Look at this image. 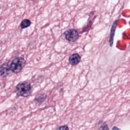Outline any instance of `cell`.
Masks as SVG:
<instances>
[{"instance_id":"1","label":"cell","mask_w":130,"mask_h":130,"mask_svg":"<svg viewBox=\"0 0 130 130\" xmlns=\"http://www.w3.org/2000/svg\"><path fill=\"white\" fill-rule=\"evenodd\" d=\"M31 86L27 82L23 81L19 83L15 87V92L18 96L26 97L31 92Z\"/></svg>"},{"instance_id":"11","label":"cell","mask_w":130,"mask_h":130,"mask_svg":"<svg viewBox=\"0 0 130 130\" xmlns=\"http://www.w3.org/2000/svg\"><path fill=\"white\" fill-rule=\"evenodd\" d=\"M31 1H35V0H31Z\"/></svg>"},{"instance_id":"5","label":"cell","mask_w":130,"mask_h":130,"mask_svg":"<svg viewBox=\"0 0 130 130\" xmlns=\"http://www.w3.org/2000/svg\"><path fill=\"white\" fill-rule=\"evenodd\" d=\"M81 60V56L78 53H74L72 54L69 58V61L72 66H76L78 64Z\"/></svg>"},{"instance_id":"9","label":"cell","mask_w":130,"mask_h":130,"mask_svg":"<svg viewBox=\"0 0 130 130\" xmlns=\"http://www.w3.org/2000/svg\"><path fill=\"white\" fill-rule=\"evenodd\" d=\"M56 130H69V128L67 125H63L59 126Z\"/></svg>"},{"instance_id":"6","label":"cell","mask_w":130,"mask_h":130,"mask_svg":"<svg viewBox=\"0 0 130 130\" xmlns=\"http://www.w3.org/2000/svg\"><path fill=\"white\" fill-rule=\"evenodd\" d=\"M46 94L44 92H41L36 95L34 99V101L37 105H40L46 100Z\"/></svg>"},{"instance_id":"8","label":"cell","mask_w":130,"mask_h":130,"mask_svg":"<svg viewBox=\"0 0 130 130\" xmlns=\"http://www.w3.org/2000/svg\"><path fill=\"white\" fill-rule=\"evenodd\" d=\"M31 24V21L27 19H23L21 23H20V27L21 28H25L28 26H29Z\"/></svg>"},{"instance_id":"3","label":"cell","mask_w":130,"mask_h":130,"mask_svg":"<svg viewBox=\"0 0 130 130\" xmlns=\"http://www.w3.org/2000/svg\"><path fill=\"white\" fill-rule=\"evenodd\" d=\"M65 38L69 42H74L76 41L79 37L78 32L74 29H69L64 33Z\"/></svg>"},{"instance_id":"2","label":"cell","mask_w":130,"mask_h":130,"mask_svg":"<svg viewBox=\"0 0 130 130\" xmlns=\"http://www.w3.org/2000/svg\"><path fill=\"white\" fill-rule=\"evenodd\" d=\"M25 65V60L21 57L14 58L10 63V68L14 73H19Z\"/></svg>"},{"instance_id":"7","label":"cell","mask_w":130,"mask_h":130,"mask_svg":"<svg viewBox=\"0 0 130 130\" xmlns=\"http://www.w3.org/2000/svg\"><path fill=\"white\" fill-rule=\"evenodd\" d=\"M98 130H110L106 123L103 121L100 120L98 124Z\"/></svg>"},{"instance_id":"4","label":"cell","mask_w":130,"mask_h":130,"mask_svg":"<svg viewBox=\"0 0 130 130\" xmlns=\"http://www.w3.org/2000/svg\"><path fill=\"white\" fill-rule=\"evenodd\" d=\"M9 61H6L0 66V75L3 78H6L10 72Z\"/></svg>"},{"instance_id":"10","label":"cell","mask_w":130,"mask_h":130,"mask_svg":"<svg viewBox=\"0 0 130 130\" xmlns=\"http://www.w3.org/2000/svg\"><path fill=\"white\" fill-rule=\"evenodd\" d=\"M112 130H121V129L116 126H114L112 127Z\"/></svg>"}]
</instances>
